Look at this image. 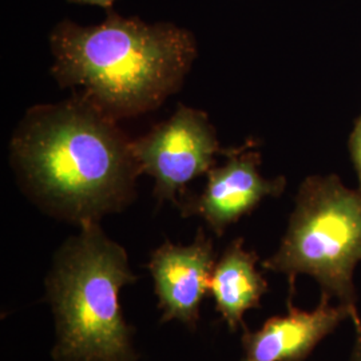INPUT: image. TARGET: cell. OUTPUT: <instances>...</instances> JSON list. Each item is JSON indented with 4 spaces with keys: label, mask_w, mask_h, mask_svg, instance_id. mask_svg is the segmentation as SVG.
Here are the masks:
<instances>
[{
    "label": "cell",
    "mask_w": 361,
    "mask_h": 361,
    "mask_svg": "<svg viewBox=\"0 0 361 361\" xmlns=\"http://www.w3.org/2000/svg\"><path fill=\"white\" fill-rule=\"evenodd\" d=\"M118 121L83 95L37 104L13 133L10 155L27 197L54 219L82 226L123 212L140 166Z\"/></svg>",
    "instance_id": "6da1fadb"
},
{
    "label": "cell",
    "mask_w": 361,
    "mask_h": 361,
    "mask_svg": "<svg viewBox=\"0 0 361 361\" xmlns=\"http://www.w3.org/2000/svg\"><path fill=\"white\" fill-rule=\"evenodd\" d=\"M51 75L116 121L158 109L180 90L198 55L193 34L109 11L102 23L65 19L52 28Z\"/></svg>",
    "instance_id": "7a4b0ae2"
},
{
    "label": "cell",
    "mask_w": 361,
    "mask_h": 361,
    "mask_svg": "<svg viewBox=\"0 0 361 361\" xmlns=\"http://www.w3.org/2000/svg\"><path fill=\"white\" fill-rule=\"evenodd\" d=\"M52 259L46 277L55 324L54 361H140L134 328L119 293L137 281L126 249L99 222L79 226Z\"/></svg>",
    "instance_id": "3957f363"
},
{
    "label": "cell",
    "mask_w": 361,
    "mask_h": 361,
    "mask_svg": "<svg viewBox=\"0 0 361 361\" xmlns=\"http://www.w3.org/2000/svg\"><path fill=\"white\" fill-rule=\"evenodd\" d=\"M360 261L361 194L335 177H310L298 190L281 244L262 267L288 276L290 286L297 276H310L323 295L359 313L353 274Z\"/></svg>",
    "instance_id": "277c9868"
},
{
    "label": "cell",
    "mask_w": 361,
    "mask_h": 361,
    "mask_svg": "<svg viewBox=\"0 0 361 361\" xmlns=\"http://www.w3.org/2000/svg\"><path fill=\"white\" fill-rule=\"evenodd\" d=\"M131 149L141 174L154 180L157 201L174 205L186 183L207 174L222 152L207 113L185 104L147 134L133 140Z\"/></svg>",
    "instance_id": "5b68a950"
},
{
    "label": "cell",
    "mask_w": 361,
    "mask_h": 361,
    "mask_svg": "<svg viewBox=\"0 0 361 361\" xmlns=\"http://www.w3.org/2000/svg\"><path fill=\"white\" fill-rule=\"evenodd\" d=\"M214 265V245L202 228L189 245L166 240L155 249L147 268L164 323L178 322L190 329L197 328Z\"/></svg>",
    "instance_id": "8992f818"
},
{
    "label": "cell",
    "mask_w": 361,
    "mask_h": 361,
    "mask_svg": "<svg viewBox=\"0 0 361 361\" xmlns=\"http://www.w3.org/2000/svg\"><path fill=\"white\" fill-rule=\"evenodd\" d=\"M228 157L225 165L207 171L202 193L178 204L183 217H201L217 235L250 213L265 197H277L285 188L284 178L267 180L258 173V153L238 149Z\"/></svg>",
    "instance_id": "52a82bcc"
},
{
    "label": "cell",
    "mask_w": 361,
    "mask_h": 361,
    "mask_svg": "<svg viewBox=\"0 0 361 361\" xmlns=\"http://www.w3.org/2000/svg\"><path fill=\"white\" fill-rule=\"evenodd\" d=\"M323 295L313 310H301L289 302L288 313L271 317L256 332L245 331L243 347L247 361H302L324 337L331 335L347 319L360 314L348 307L331 304Z\"/></svg>",
    "instance_id": "ba28073f"
},
{
    "label": "cell",
    "mask_w": 361,
    "mask_h": 361,
    "mask_svg": "<svg viewBox=\"0 0 361 361\" xmlns=\"http://www.w3.org/2000/svg\"><path fill=\"white\" fill-rule=\"evenodd\" d=\"M257 255L246 250L243 238L234 240L224 250L212 271L209 292L216 310L234 332L249 310L258 308L268 292V283L257 271Z\"/></svg>",
    "instance_id": "9c48e42d"
},
{
    "label": "cell",
    "mask_w": 361,
    "mask_h": 361,
    "mask_svg": "<svg viewBox=\"0 0 361 361\" xmlns=\"http://www.w3.org/2000/svg\"><path fill=\"white\" fill-rule=\"evenodd\" d=\"M350 150H352V155L356 164V168L359 171V180L361 183V119L357 122L356 128L352 133L350 137Z\"/></svg>",
    "instance_id": "30bf717a"
},
{
    "label": "cell",
    "mask_w": 361,
    "mask_h": 361,
    "mask_svg": "<svg viewBox=\"0 0 361 361\" xmlns=\"http://www.w3.org/2000/svg\"><path fill=\"white\" fill-rule=\"evenodd\" d=\"M352 323L355 325V345L352 349V355L349 361H361V317L359 316L357 319L352 320Z\"/></svg>",
    "instance_id": "8fae6325"
},
{
    "label": "cell",
    "mask_w": 361,
    "mask_h": 361,
    "mask_svg": "<svg viewBox=\"0 0 361 361\" xmlns=\"http://www.w3.org/2000/svg\"><path fill=\"white\" fill-rule=\"evenodd\" d=\"M68 1L78 3V4H89V6L102 7V8H106L107 11H111L113 4L116 3V0H68Z\"/></svg>",
    "instance_id": "7c38bea8"
},
{
    "label": "cell",
    "mask_w": 361,
    "mask_h": 361,
    "mask_svg": "<svg viewBox=\"0 0 361 361\" xmlns=\"http://www.w3.org/2000/svg\"><path fill=\"white\" fill-rule=\"evenodd\" d=\"M243 361H247V360H245V359H244V360H243Z\"/></svg>",
    "instance_id": "4fadbf2b"
}]
</instances>
